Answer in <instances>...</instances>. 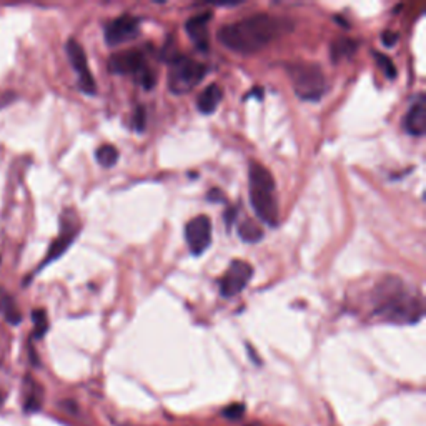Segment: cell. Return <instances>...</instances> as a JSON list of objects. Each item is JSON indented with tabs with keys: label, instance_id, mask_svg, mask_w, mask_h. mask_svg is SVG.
Returning a JSON list of instances; mask_svg holds the SVG:
<instances>
[{
	"label": "cell",
	"instance_id": "cell-1",
	"mask_svg": "<svg viewBox=\"0 0 426 426\" xmlns=\"http://www.w3.org/2000/svg\"><path fill=\"white\" fill-rule=\"evenodd\" d=\"M288 30H292V22L262 12L233 24L222 25L217 32V40L232 52L251 55L267 47Z\"/></svg>",
	"mask_w": 426,
	"mask_h": 426
},
{
	"label": "cell",
	"instance_id": "cell-2",
	"mask_svg": "<svg viewBox=\"0 0 426 426\" xmlns=\"http://www.w3.org/2000/svg\"><path fill=\"white\" fill-rule=\"evenodd\" d=\"M375 313L390 322L416 323L423 315L418 300L403 288L401 282L387 280L378 290V303Z\"/></svg>",
	"mask_w": 426,
	"mask_h": 426
},
{
	"label": "cell",
	"instance_id": "cell-3",
	"mask_svg": "<svg viewBox=\"0 0 426 426\" xmlns=\"http://www.w3.org/2000/svg\"><path fill=\"white\" fill-rule=\"evenodd\" d=\"M250 201L256 217L268 227H277L280 218L277 196H275V180L268 168L251 160L249 163Z\"/></svg>",
	"mask_w": 426,
	"mask_h": 426
},
{
	"label": "cell",
	"instance_id": "cell-4",
	"mask_svg": "<svg viewBox=\"0 0 426 426\" xmlns=\"http://www.w3.org/2000/svg\"><path fill=\"white\" fill-rule=\"evenodd\" d=\"M287 73L292 87L301 100L317 102L327 90V79L317 63H288Z\"/></svg>",
	"mask_w": 426,
	"mask_h": 426
},
{
	"label": "cell",
	"instance_id": "cell-5",
	"mask_svg": "<svg viewBox=\"0 0 426 426\" xmlns=\"http://www.w3.org/2000/svg\"><path fill=\"white\" fill-rule=\"evenodd\" d=\"M168 65L170 67H168L167 85L173 95L189 94L207 75V67L203 63L180 54L173 55L168 61Z\"/></svg>",
	"mask_w": 426,
	"mask_h": 426
},
{
	"label": "cell",
	"instance_id": "cell-6",
	"mask_svg": "<svg viewBox=\"0 0 426 426\" xmlns=\"http://www.w3.org/2000/svg\"><path fill=\"white\" fill-rule=\"evenodd\" d=\"M107 67L115 75L135 77L145 90H152L157 84L155 72L146 65L145 55L140 50H123V52L110 55Z\"/></svg>",
	"mask_w": 426,
	"mask_h": 426
},
{
	"label": "cell",
	"instance_id": "cell-7",
	"mask_svg": "<svg viewBox=\"0 0 426 426\" xmlns=\"http://www.w3.org/2000/svg\"><path fill=\"white\" fill-rule=\"evenodd\" d=\"M79 232H80V223H79V220H77L75 215H73L72 212L63 213L62 220H61V233H58V237L55 238V240L52 242V245H50L44 262L40 263L39 272L47 267L49 263H52L57 258H61V256L68 250V246L73 244V240H75L77 235H79Z\"/></svg>",
	"mask_w": 426,
	"mask_h": 426
},
{
	"label": "cell",
	"instance_id": "cell-8",
	"mask_svg": "<svg viewBox=\"0 0 426 426\" xmlns=\"http://www.w3.org/2000/svg\"><path fill=\"white\" fill-rule=\"evenodd\" d=\"M251 277H253V267L249 262H245V260H233L225 275L220 278V293L225 299H233L238 293L245 290Z\"/></svg>",
	"mask_w": 426,
	"mask_h": 426
},
{
	"label": "cell",
	"instance_id": "cell-9",
	"mask_svg": "<svg viewBox=\"0 0 426 426\" xmlns=\"http://www.w3.org/2000/svg\"><path fill=\"white\" fill-rule=\"evenodd\" d=\"M65 52L73 72L77 73V79H79V87L80 90L87 95H95L97 94V84H95L94 75L90 73L89 62H87L85 50L82 45L77 42L75 39H70L65 45Z\"/></svg>",
	"mask_w": 426,
	"mask_h": 426
},
{
	"label": "cell",
	"instance_id": "cell-10",
	"mask_svg": "<svg viewBox=\"0 0 426 426\" xmlns=\"http://www.w3.org/2000/svg\"><path fill=\"white\" fill-rule=\"evenodd\" d=\"M185 242L192 255H201L212 245V222L207 215H199L185 225Z\"/></svg>",
	"mask_w": 426,
	"mask_h": 426
},
{
	"label": "cell",
	"instance_id": "cell-11",
	"mask_svg": "<svg viewBox=\"0 0 426 426\" xmlns=\"http://www.w3.org/2000/svg\"><path fill=\"white\" fill-rule=\"evenodd\" d=\"M140 34V22L137 17H132L125 13V15H120L117 18H113L112 22H108L105 25V42L110 47H115V45L130 42L139 37Z\"/></svg>",
	"mask_w": 426,
	"mask_h": 426
},
{
	"label": "cell",
	"instance_id": "cell-12",
	"mask_svg": "<svg viewBox=\"0 0 426 426\" xmlns=\"http://www.w3.org/2000/svg\"><path fill=\"white\" fill-rule=\"evenodd\" d=\"M212 20V13L203 12L199 15L190 17L185 22V32L189 34L192 42L195 44V47L201 50V52H207L210 45V34H208V22Z\"/></svg>",
	"mask_w": 426,
	"mask_h": 426
},
{
	"label": "cell",
	"instance_id": "cell-13",
	"mask_svg": "<svg viewBox=\"0 0 426 426\" xmlns=\"http://www.w3.org/2000/svg\"><path fill=\"white\" fill-rule=\"evenodd\" d=\"M403 128L406 130V134L413 137H423L426 132V99L423 94H420L418 97L413 100L408 113L405 115L403 120Z\"/></svg>",
	"mask_w": 426,
	"mask_h": 426
},
{
	"label": "cell",
	"instance_id": "cell-14",
	"mask_svg": "<svg viewBox=\"0 0 426 426\" xmlns=\"http://www.w3.org/2000/svg\"><path fill=\"white\" fill-rule=\"evenodd\" d=\"M222 99L223 90L220 89V85L212 84L200 94L199 100H196V108H199V112L203 113V115H210V113H213L215 110L218 108Z\"/></svg>",
	"mask_w": 426,
	"mask_h": 426
},
{
	"label": "cell",
	"instance_id": "cell-15",
	"mask_svg": "<svg viewBox=\"0 0 426 426\" xmlns=\"http://www.w3.org/2000/svg\"><path fill=\"white\" fill-rule=\"evenodd\" d=\"M44 403V390L34 380H27L24 387V410L27 413H34L42 408Z\"/></svg>",
	"mask_w": 426,
	"mask_h": 426
},
{
	"label": "cell",
	"instance_id": "cell-16",
	"mask_svg": "<svg viewBox=\"0 0 426 426\" xmlns=\"http://www.w3.org/2000/svg\"><path fill=\"white\" fill-rule=\"evenodd\" d=\"M0 313H2L4 318L11 323L22 322V315L17 308L15 300H13L4 288H0Z\"/></svg>",
	"mask_w": 426,
	"mask_h": 426
},
{
	"label": "cell",
	"instance_id": "cell-17",
	"mask_svg": "<svg viewBox=\"0 0 426 426\" xmlns=\"http://www.w3.org/2000/svg\"><path fill=\"white\" fill-rule=\"evenodd\" d=\"M358 49V42H355L353 39H338L332 44L330 54H332L333 62H340L342 58L351 57Z\"/></svg>",
	"mask_w": 426,
	"mask_h": 426
},
{
	"label": "cell",
	"instance_id": "cell-18",
	"mask_svg": "<svg viewBox=\"0 0 426 426\" xmlns=\"http://www.w3.org/2000/svg\"><path fill=\"white\" fill-rule=\"evenodd\" d=\"M263 230L256 225L251 220H245L240 227H238V237L245 242V244H258L263 238Z\"/></svg>",
	"mask_w": 426,
	"mask_h": 426
},
{
	"label": "cell",
	"instance_id": "cell-19",
	"mask_svg": "<svg viewBox=\"0 0 426 426\" xmlns=\"http://www.w3.org/2000/svg\"><path fill=\"white\" fill-rule=\"evenodd\" d=\"M118 157H120L118 150L110 144L100 145L97 149V152H95V158H97V162L105 168H110V167H113V165H117Z\"/></svg>",
	"mask_w": 426,
	"mask_h": 426
},
{
	"label": "cell",
	"instance_id": "cell-20",
	"mask_svg": "<svg viewBox=\"0 0 426 426\" xmlns=\"http://www.w3.org/2000/svg\"><path fill=\"white\" fill-rule=\"evenodd\" d=\"M373 57H375V61H377V65L382 68V72L387 75V79H390V80L396 79V67L387 54L373 52Z\"/></svg>",
	"mask_w": 426,
	"mask_h": 426
},
{
	"label": "cell",
	"instance_id": "cell-21",
	"mask_svg": "<svg viewBox=\"0 0 426 426\" xmlns=\"http://www.w3.org/2000/svg\"><path fill=\"white\" fill-rule=\"evenodd\" d=\"M32 320H34V337L35 338H42L49 330V320H47V313L44 310H35L32 313Z\"/></svg>",
	"mask_w": 426,
	"mask_h": 426
},
{
	"label": "cell",
	"instance_id": "cell-22",
	"mask_svg": "<svg viewBox=\"0 0 426 426\" xmlns=\"http://www.w3.org/2000/svg\"><path fill=\"white\" fill-rule=\"evenodd\" d=\"M222 415L230 421L240 420L242 416L245 415V405H244V403H233V405L227 406V408L222 411Z\"/></svg>",
	"mask_w": 426,
	"mask_h": 426
},
{
	"label": "cell",
	"instance_id": "cell-23",
	"mask_svg": "<svg viewBox=\"0 0 426 426\" xmlns=\"http://www.w3.org/2000/svg\"><path fill=\"white\" fill-rule=\"evenodd\" d=\"M132 127H134L135 132H139V134H142V132L145 130L146 127V112L145 108L142 107H137L135 112H134V118H132Z\"/></svg>",
	"mask_w": 426,
	"mask_h": 426
},
{
	"label": "cell",
	"instance_id": "cell-24",
	"mask_svg": "<svg viewBox=\"0 0 426 426\" xmlns=\"http://www.w3.org/2000/svg\"><path fill=\"white\" fill-rule=\"evenodd\" d=\"M398 39H400V35H398L395 30H387L382 34V42L384 47H395Z\"/></svg>",
	"mask_w": 426,
	"mask_h": 426
},
{
	"label": "cell",
	"instance_id": "cell-25",
	"mask_svg": "<svg viewBox=\"0 0 426 426\" xmlns=\"http://www.w3.org/2000/svg\"><path fill=\"white\" fill-rule=\"evenodd\" d=\"M207 200L208 201H218V203H222V201H227V196H225V194H223L222 190L215 187V189H212L207 194Z\"/></svg>",
	"mask_w": 426,
	"mask_h": 426
},
{
	"label": "cell",
	"instance_id": "cell-26",
	"mask_svg": "<svg viewBox=\"0 0 426 426\" xmlns=\"http://www.w3.org/2000/svg\"><path fill=\"white\" fill-rule=\"evenodd\" d=\"M223 218H225L227 230H230L232 225L235 223V220H237V207H228L225 210V215H223Z\"/></svg>",
	"mask_w": 426,
	"mask_h": 426
},
{
	"label": "cell",
	"instance_id": "cell-27",
	"mask_svg": "<svg viewBox=\"0 0 426 426\" xmlns=\"http://www.w3.org/2000/svg\"><path fill=\"white\" fill-rule=\"evenodd\" d=\"M246 97H256L258 100L263 99V89H260V87H255V89H251L249 92V95Z\"/></svg>",
	"mask_w": 426,
	"mask_h": 426
},
{
	"label": "cell",
	"instance_id": "cell-28",
	"mask_svg": "<svg viewBox=\"0 0 426 426\" xmlns=\"http://www.w3.org/2000/svg\"><path fill=\"white\" fill-rule=\"evenodd\" d=\"M246 426H263L262 423H250V425H246Z\"/></svg>",
	"mask_w": 426,
	"mask_h": 426
},
{
	"label": "cell",
	"instance_id": "cell-29",
	"mask_svg": "<svg viewBox=\"0 0 426 426\" xmlns=\"http://www.w3.org/2000/svg\"><path fill=\"white\" fill-rule=\"evenodd\" d=\"M2 403H4V395L0 393V406H2Z\"/></svg>",
	"mask_w": 426,
	"mask_h": 426
}]
</instances>
